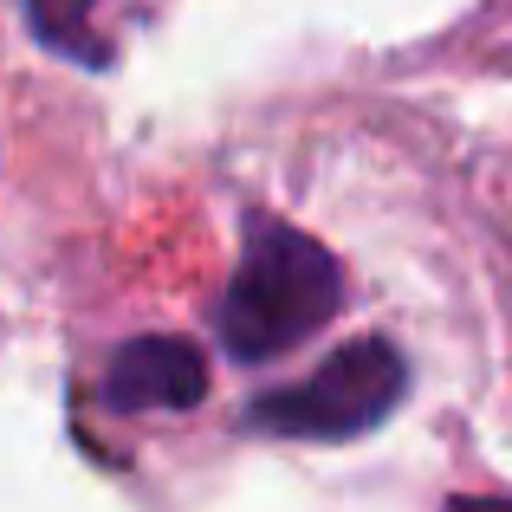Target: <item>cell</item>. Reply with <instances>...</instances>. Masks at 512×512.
I'll list each match as a JSON object with an SVG mask.
<instances>
[{
    "instance_id": "6da1fadb",
    "label": "cell",
    "mask_w": 512,
    "mask_h": 512,
    "mask_svg": "<svg viewBox=\"0 0 512 512\" xmlns=\"http://www.w3.org/2000/svg\"><path fill=\"white\" fill-rule=\"evenodd\" d=\"M338 305H344V266L331 260L325 240H312L292 221H273V214H253L247 253L221 292L214 331H221L227 357L273 363L299 350L312 331H325Z\"/></svg>"
},
{
    "instance_id": "7a4b0ae2",
    "label": "cell",
    "mask_w": 512,
    "mask_h": 512,
    "mask_svg": "<svg viewBox=\"0 0 512 512\" xmlns=\"http://www.w3.org/2000/svg\"><path fill=\"white\" fill-rule=\"evenodd\" d=\"M409 396V357L389 338H350L305 383L247 402V428L279 441H350L383 428Z\"/></svg>"
},
{
    "instance_id": "3957f363",
    "label": "cell",
    "mask_w": 512,
    "mask_h": 512,
    "mask_svg": "<svg viewBox=\"0 0 512 512\" xmlns=\"http://www.w3.org/2000/svg\"><path fill=\"white\" fill-rule=\"evenodd\" d=\"M208 350L195 338H130L104 370V409L117 415H182L208 402Z\"/></svg>"
},
{
    "instance_id": "277c9868",
    "label": "cell",
    "mask_w": 512,
    "mask_h": 512,
    "mask_svg": "<svg viewBox=\"0 0 512 512\" xmlns=\"http://www.w3.org/2000/svg\"><path fill=\"white\" fill-rule=\"evenodd\" d=\"M26 26H33L39 46H52L59 59H78V65H104V39L91 33V13L98 0H20Z\"/></svg>"
}]
</instances>
